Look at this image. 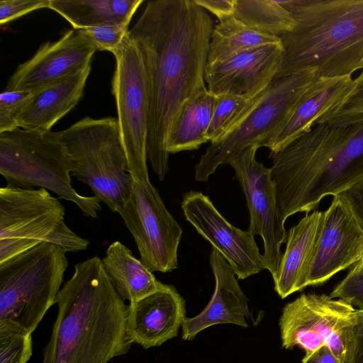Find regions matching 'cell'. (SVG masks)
Here are the masks:
<instances>
[{"instance_id":"5b68a950","label":"cell","mask_w":363,"mask_h":363,"mask_svg":"<svg viewBox=\"0 0 363 363\" xmlns=\"http://www.w3.org/2000/svg\"><path fill=\"white\" fill-rule=\"evenodd\" d=\"M72 170V157L58 132L18 128L0 133V174L7 184L45 189L74 203L84 216L96 218L101 201L75 191Z\"/></svg>"},{"instance_id":"9a60e30c","label":"cell","mask_w":363,"mask_h":363,"mask_svg":"<svg viewBox=\"0 0 363 363\" xmlns=\"http://www.w3.org/2000/svg\"><path fill=\"white\" fill-rule=\"evenodd\" d=\"M181 207L186 219L223 257L238 279H244L264 269L255 235L230 223L207 196L188 191L183 195Z\"/></svg>"},{"instance_id":"8fae6325","label":"cell","mask_w":363,"mask_h":363,"mask_svg":"<svg viewBox=\"0 0 363 363\" xmlns=\"http://www.w3.org/2000/svg\"><path fill=\"white\" fill-rule=\"evenodd\" d=\"M118 213L135 240L141 262L150 272H169L177 267L182 229L150 181H133Z\"/></svg>"},{"instance_id":"1f68e13d","label":"cell","mask_w":363,"mask_h":363,"mask_svg":"<svg viewBox=\"0 0 363 363\" xmlns=\"http://www.w3.org/2000/svg\"><path fill=\"white\" fill-rule=\"evenodd\" d=\"M95 46L96 50L114 53L129 33L124 25H104L79 30Z\"/></svg>"},{"instance_id":"44dd1931","label":"cell","mask_w":363,"mask_h":363,"mask_svg":"<svg viewBox=\"0 0 363 363\" xmlns=\"http://www.w3.org/2000/svg\"><path fill=\"white\" fill-rule=\"evenodd\" d=\"M91 69L89 62L69 74L33 90L30 99L18 118V128L50 130L79 103Z\"/></svg>"},{"instance_id":"d4e9b609","label":"cell","mask_w":363,"mask_h":363,"mask_svg":"<svg viewBox=\"0 0 363 363\" xmlns=\"http://www.w3.org/2000/svg\"><path fill=\"white\" fill-rule=\"evenodd\" d=\"M216 102V96L205 87L186 104L169 136L167 151L169 154L197 150L208 142L207 131Z\"/></svg>"},{"instance_id":"5bb4252c","label":"cell","mask_w":363,"mask_h":363,"mask_svg":"<svg viewBox=\"0 0 363 363\" xmlns=\"http://www.w3.org/2000/svg\"><path fill=\"white\" fill-rule=\"evenodd\" d=\"M363 257V230L340 196L323 211L320 233L304 276L305 288L320 285Z\"/></svg>"},{"instance_id":"8992f818","label":"cell","mask_w":363,"mask_h":363,"mask_svg":"<svg viewBox=\"0 0 363 363\" xmlns=\"http://www.w3.org/2000/svg\"><path fill=\"white\" fill-rule=\"evenodd\" d=\"M68 264L66 252L48 242L0 262V328L32 334L56 303Z\"/></svg>"},{"instance_id":"d6a6232c","label":"cell","mask_w":363,"mask_h":363,"mask_svg":"<svg viewBox=\"0 0 363 363\" xmlns=\"http://www.w3.org/2000/svg\"><path fill=\"white\" fill-rule=\"evenodd\" d=\"M345 363H363V308L354 309L344 330Z\"/></svg>"},{"instance_id":"2e32d148","label":"cell","mask_w":363,"mask_h":363,"mask_svg":"<svg viewBox=\"0 0 363 363\" xmlns=\"http://www.w3.org/2000/svg\"><path fill=\"white\" fill-rule=\"evenodd\" d=\"M284 56L282 43L250 49L227 59L207 63L205 81L214 95L253 97L276 78Z\"/></svg>"},{"instance_id":"277c9868","label":"cell","mask_w":363,"mask_h":363,"mask_svg":"<svg viewBox=\"0 0 363 363\" xmlns=\"http://www.w3.org/2000/svg\"><path fill=\"white\" fill-rule=\"evenodd\" d=\"M278 1L296 26L280 37L284 56L276 78L304 72L352 76L363 69V0Z\"/></svg>"},{"instance_id":"ac0fdd59","label":"cell","mask_w":363,"mask_h":363,"mask_svg":"<svg viewBox=\"0 0 363 363\" xmlns=\"http://www.w3.org/2000/svg\"><path fill=\"white\" fill-rule=\"evenodd\" d=\"M185 301L172 285L161 283L155 293L128 306L129 340L145 349L176 337L185 319Z\"/></svg>"},{"instance_id":"e0dca14e","label":"cell","mask_w":363,"mask_h":363,"mask_svg":"<svg viewBox=\"0 0 363 363\" xmlns=\"http://www.w3.org/2000/svg\"><path fill=\"white\" fill-rule=\"evenodd\" d=\"M96 49L79 30H67L55 42L43 43L9 78L6 90L33 91L91 62Z\"/></svg>"},{"instance_id":"f35d334b","label":"cell","mask_w":363,"mask_h":363,"mask_svg":"<svg viewBox=\"0 0 363 363\" xmlns=\"http://www.w3.org/2000/svg\"><path fill=\"white\" fill-rule=\"evenodd\" d=\"M358 262L363 265V257Z\"/></svg>"},{"instance_id":"7c38bea8","label":"cell","mask_w":363,"mask_h":363,"mask_svg":"<svg viewBox=\"0 0 363 363\" xmlns=\"http://www.w3.org/2000/svg\"><path fill=\"white\" fill-rule=\"evenodd\" d=\"M347 302L326 294H302L282 310V346L303 348L309 354L328 346L345 363L344 330L354 311Z\"/></svg>"},{"instance_id":"f546056e","label":"cell","mask_w":363,"mask_h":363,"mask_svg":"<svg viewBox=\"0 0 363 363\" xmlns=\"http://www.w3.org/2000/svg\"><path fill=\"white\" fill-rule=\"evenodd\" d=\"M31 354V334L0 328V363H27Z\"/></svg>"},{"instance_id":"4fadbf2b","label":"cell","mask_w":363,"mask_h":363,"mask_svg":"<svg viewBox=\"0 0 363 363\" xmlns=\"http://www.w3.org/2000/svg\"><path fill=\"white\" fill-rule=\"evenodd\" d=\"M261 146L254 145L230 157L228 163L245 194L250 213L248 230L259 235L264 242L262 264L264 269L274 276L282 253L281 246L286 238L285 221L280 214L270 168L257 162L256 152Z\"/></svg>"},{"instance_id":"836d02e7","label":"cell","mask_w":363,"mask_h":363,"mask_svg":"<svg viewBox=\"0 0 363 363\" xmlns=\"http://www.w3.org/2000/svg\"><path fill=\"white\" fill-rule=\"evenodd\" d=\"M329 296L342 299L359 308H363V265L357 262L351 267L347 276Z\"/></svg>"},{"instance_id":"7402d4cb","label":"cell","mask_w":363,"mask_h":363,"mask_svg":"<svg viewBox=\"0 0 363 363\" xmlns=\"http://www.w3.org/2000/svg\"><path fill=\"white\" fill-rule=\"evenodd\" d=\"M323 214L313 211L289 231L286 250L272 276L274 289L281 298L305 288V272L320 233Z\"/></svg>"},{"instance_id":"3957f363","label":"cell","mask_w":363,"mask_h":363,"mask_svg":"<svg viewBox=\"0 0 363 363\" xmlns=\"http://www.w3.org/2000/svg\"><path fill=\"white\" fill-rule=\"evenodd\" d=\"M273 158L271 179L284 221L315 211L363 177V121L346 126L316 124Z\"/></svg>"},{"instance_id":"ffe728a7","label":"cell","mask_w":363,"mask_h":363,"mask_svg":"<svg viewBox=\"0 0 363 363\" xmlns=\"http://www.w3.org/2000/svg\"><path fill=\"white\" fill-rule=\"evenodd\" d=\"M209 261L215 277V290L209 303L198 315L185 318L182 325L185 340H193L199 332L217 324L248 326L245 319L250 315L247 299L233 270L214 248Z\"/></svg>"},{"instance_id":"cb8c5ba5","label":"cell","mask_w":363,"mask_h":363,"mask_svg":"<svg viewBox=\"0 0 363 363\" xmlns=\"http://www.w3.org/2000/svg\"><path fill=\"white\" fill-rule=\"evenodd\" d=\"M143 0H50L48 9L65 18L74 30L104 25L128 26Z\"/></svg>"},{"instance_id":"484cf974","label":"cell","mask_w":363,"mask_h":363,"mask_svg":"<svg viewBox=\"0 0 363 363\" xmlns=\"http://www.w3.org/2000/svg\"><path fill=\"white\" fill-rule=\"evenodd\" d=\"M281 43L279 37L255 30L230 17L214 26L207 63L220 61L250 49Z\"/></svg>"},{"instance_id":"52a82bcc","label":"cell","mask_w":363,"mask_h":363,"mask_svg":"<svg viewBox=\"0 0 363 363\" xmlns=\"http://www.w3.org/2000/svg\"><path fill=\"white\" fill-rule=\"evenodd\" d=\"M73 163L71 176L86 184L111 211L118 213L133 183L116 118L85 117L58 132Z\"/></svg>"},{"instance_id":"d590c367","label":"cell","mask_w":363,"mask_h":363,"mask_svg":"<svg viewBox=\"0 0 363 363\" xmlns=\"http://www.w3.org/2000/svg\"><path fill=\"white\" fill-rule=\"evenodd\" d=\"M338 195L346 202L363 230V177Z\"/></svg>"},{"instance_id":"74e56055","label":"cell","mask_w":363,"mask_h":363,"mask_svg":"<svg viewBox=\"0 0 363 363\" xmlns=\"http://www.w3.org/2000/svg\"><path fill=\"white\" fill-rule=\"evenodd\" d=\"M301 363H341L331 350L323 345L309 354H305Z\"/></svg>"},{"instance_id":"e575fe53","label":"cell","mask_w":363,"mask_h":363,"mask_svg":"<svg viewBox=\"0 0 363 363\" xmlns=\"http://www.w3.org/2000/svg\"><path fill=\"white\" fill-rule=\"evenodd\" d=\"M50 0H1L0 25L9 22L39 9L49 8Z\"/></svg>"},{"instance_id":"603a6c76","label":"cell","mask_w":363,"mask_h":363,"mask_svg":"<svg viewBox=\"0 0 363 363\" xmlns=\"http://www.w3.org/2000/svg\"><path fill=\"white\" fill-rule=\"evenodd\" d=\"M101 261L106 276L119 296L130 303L155 293L162 283L119 241L108 247Z\"/></svg>"},{"instance_id":"7a4b0ae2","label":"cell","mask_w":363,"mask_h":363,"mask_svg":"<svg viewBox=\"0 0 363 363\" xmlns=\"http://www.w3.org/2000/svg\"><path fill=\"white\" fill-rule=\"evenodd\" d=\"M56 303L58 313L42 363H108L130 349L128 306L106 276L99 257L74 265Z\"/></svg>"},{"instance_id":"4dcf8cb0","label":"cell","mask_w":363,"mask_h":363,"mask_svg":"<svg viewBox=\"0 0 363 363\" xmlns=\"http://www.w3.org/2000/svg\"><path fill=\"white\" fill-rule=\"evenodd\" d=\"M33 91L4 90L0 94V133L18 128V120Z\"/></svg>"},{"instance_id":"83f0119b","label":"cell","mask_w":363,"mask_h":363,"mask_svg":"<svg viewBox=\"0 0 363 363\" xmlns=\"http://www.w3.org/2000/svg\"><path fill=\"white\" fill-rule=\"evenodd\" d=\"M263 91L253 97L235 95L217 96L213 116L207 131L208 141L218 142L227 135L252 109Z\"/></svg>"},{"instance_id":"ba28073f","label":"cell","mask_w":363,"mask_h":363,"mask_svg":"<svg viewBox=\"0 0 363 363\" xmlns=\"http://www.w3.org/2000/svg\"><path fill=\"white\" fill-rule=\"evenodd\" d=\"M65 214L59 199L45 189L1 187L0 262L43 242L57 245L66 252L86 250L89 240L69 229Z\"/></svg>"},{"instance_id":"d6986e66","label":"cell","mask_w":363,"mask_h":363,"mask_svg":"<svg viewBox=\"0 0 363 363\" xmlns=\"http://www.w3.org/2000/svg\"><path fill=\"white\" fill-rule=\"evenodd\" d=\"M352 76L318 77L301 96L292 112L263 146L274 157L297 138L309 132L352 91Z\"/></svg>"},{"instance_id":"30bf717a","label":"cell","mask_w":363,"mask_h":363,"mask_svg":"<svg viewBox=\"0 0 363 363\" xmlns=\"http://www.w3.org/2000/svg\"><path fill=\"white\" fill-rule=\"evenodd\" d=\"M113 55L116 62L112 94L116 99L118 125L128 172L135 182H148V89L140 50L129 33Z\"/></svg>"},{"instance_id":"8d00e7d4","label":"cell","mask_w":363,"mask_h":363,"mask_svg":"<svg viewBox=\"0 0 363 363\" xmlns=\"http://www.w3.org/2000/svg\"><path fill=\"white\" fill-rule=\"evenodd\" d=\"M195 2L214 14L221 21L233 17L234 0H194Z\"/></svg>"},{"instance_id":"4316f807","label":"cell","mask_w":363,"mask_h":363,"mask_svg":"<svg viewBox=\"0 0 363 363\" xmlns=\"http://www.w3.org/2000/svg\"><path fill=\"white\" fill-rule=\"evenodd\" d=\"M233 17L250 28L279 38L296 26L291 14L275 0H234Z\"/></svg>"},{"instance_id":"f1b7e54d","label":"cell","mask_w":363,"mask_h":363,"mask_svg":"<svg viewBox=\"0 0 363 363\" xmlns=\"http://www.w3.org/2000/svg\"><path fill=\"white\" fill-rule=\"evenodd\" d=\"M363 121V71L353 80V87L347 97L318 123L346 126Z\"/></svg>"},{"instance_id":"6da1fadb","label":"cell","mask_w":363,"mask_h":363,"mask_svg":"<svg viewBox=\"0 0 363 363\" xmlns=\"http://www.w3.org/2000/svg\"><path fill=\"white\" fill-rule=\"evenodd\" d=\"M213 28L207 11L194 0H154L129 30L143 60L148 89L147 158L161 181L169 169L171 130L186 104L206 87Z\"/></svg>"},{"instance_id":"9c48e42d","label":"cell","mask_w":363,"mask_h":363,"mask_svg":"<svg viewBox=\"0 0 363 363\" xmlns=\"http://www.w3.org/2000/svg\"><path fill=\"white\" fill-rule=\"evenodd\" d=\"M318 77L314 72H304L274 79L247 115L220 140L211 143L195 166L196 180L208 181L220 165L245 148L263 146Z\"/></svg>"}]
</instances>
